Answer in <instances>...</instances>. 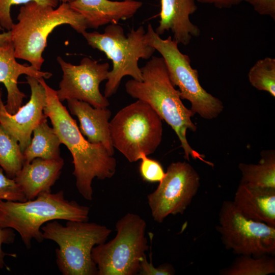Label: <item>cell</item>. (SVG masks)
Segmentation results:
<instances>
[{
  "label": "cell",
  "mask_w": 275,
  "mask_h": 275,
  "mask_svg": "<svg viewBox=\"0 0 275 275\" xmlns=\"http://www.w3.org/2000/svg\"><path fill=\"white\" fill-rule=\"evenodd\" d=\"M140 159L139 172L143 180L150 183L159 182L165 175L160 162L149 158L145 154H142Z\"/></svg>",
  "instance_id": "26"
},
{
  "label": "cell",
  "mask_w": 275,
  "mask_h": 275,
  "mask_svg": "<svg viewBox=\"0 0 275 275\" xmlns=\"http://www.w3.org/2000/svg\"><path fill=\"white\" fill-rule=\"evenodd\" d=\"M26 79L31 89L30 99L14 114L7 111L0 89V124L17 141L22 152L30 145L34 128L47 118L44 113L46 103L44 87L36 77L26 75Z\"/></svg>",
  "instance_id": "13"
},
{
  "label": "cell",
  "mask_w": 275,
  "mask_h": 275,
  "mask_svg": "<svg viewBox=\"0 0 275 275\" xmlns=\"http://www.w3.org/2000/svg\"><path fill=\"white\" fill-rule=\"evenodd\" d=\"M275 273V259L272 255L253 256L239 255L227 268L222 269L223 275H267Z\"/></svg>",
  "instance_id": "22"
},
{
  "label": "cell",
  "mask_w": 275,
  "mask_h": 275,
  "mask_svg": "<svg viewBox=\"0 0 275 275\" xmlns=\"http://www.w3.org/2000/svg\"><path fill=\"white\" fill-rule=\"evenodd\" d=\"M63 72L62 79L57 91L61 102L75 99L86 102L95 108L107 107L108 99L99 90L100 83L107 80L109 65L99 63L89 58H83L75 65L58 57Z\"/></svg>",
  "instance_id": "12"
},
{
  "label": "cell",
  "mask_w": 275,
  "mask_h": 275,
  "mask_svg": "<svg viewBox=\"0 0 275 275\" xmlns=\"http://www.w3.org/2000/svg\"><path fill=\"white\" fill-rule=\"evenodd\" d=\"M146 35L148 43L163 59L170 79L178 87L181 99L189 101L190 109L202 118H217L224 109L223 102L201 86L198 71L192 68L188 56L180 51L177 42L171 36L161 38L150 23Z\"/></svg>",
  "instance_id": "9"
},
{
  "label": "cell",
  "mask_w": 275,
  "mask_h": 275,
  "mask_svg": "<svg viewBox=\"0 0 275 275\" xmlns=\"http://www.w3.org/2000/svg\"><path fill=\"white\" fill-rule=\"evenodd\" d=\"M251 85L259 91L275 97V59L266 57L258 60L248 73Z\"/></svg>",
  "instance_id": "24"
},
{
  "label": "cell",
  "mask_w": 275,
  "mask_h": 275,
  "mask_svg": "<svg viewBox=\"0 0 275 275\" xmlns=\"http://www.w3.org/2000/svg\"><path fill=\"white\" fill-rule=\"evenodd\" d=\"M32 1L53 8H56L59 3V0H0V28L8 31L11 30L14 24L11 16L12 6Z\"/></svg>",
  "instance_id": "25"
},
{
  "label": "cell",
  "mask_w": 275,
  "mask_h": 275,
  "mask_svg": "<svg viewBox=\"0 0 275 275\" xmlns=\"http://www.w3.org/2000/svg\"><path fill=\"white\" fill-rule=\"evenodd\" d=\"M44 239L54 241L56 263L63 275H98L91 252L94 246L106 241L112 230L88 221H67L65 226L57 220L41 228Z\"/></svg>",
  "instance_id": "6"
},
{
  "label": "cell",
  "mask_w": 275,
  "mask_h": 275,
  "mask_svg": "<svg viewBox=\"0 0 275 275\" xmlns=\"http://www.w3.org/2000/svg\"><path fill=\"white\" fill-rule=\"evenodd\" d=\"M17 19L9 31L15 57L29 62L38 70L44 61L42 53L48 37L56 28L68 24L81 34L88 29L83 17L69 3L53 8L32 1L20 8Z\"/></svg>",
  "instance_id": "3"
},
{
  "label": "cell",
  "mask_w": 275,
  "mask_h": 275,
  "mask_svg": "<svg viewBox=\"0 0 275 275\" xmlns=\"http://www.w3.org/2000/svg\"><path fill=\"white\" fill-rule=\"evenodd\" d=\"M146 32L141 25L125 35L121 25L109 24L103 33L86 31L82 34L90 46L103 52L112 62V69L109 71L104 90V96L107 98L117 92L124 76L142 80L139 61L150 59L156 51L148 43Z\"/></svg>",
  "instance_id": "5"
},
{
  "label": "cell",
  "mask_w": 275,
  "mask_h": 275,
  "mask_svg": "<svg viewBox=\"0 0 275 275\" xmlns=\"http://www.w3.org/2000/svg\"><path fill=\"white\" fill-rule=\"evenodd\" d=\"M38 80L46 93L44 113L50 120L61 143L72 155L76 188L83 198L91 201L93 199V179L104 180L114 176L116 160L102 144L91 143L85 138L76 120L58 99L57 91L50 87L44 78H38Z\"/></svg>",
  "instance_id": "1"
},
{
  "label": "cell",
  "mask_w": 275,
  "mask_h": 275,
  "mask_svg": "<svg viewBox=\"0 0 275 275\" xmlns=\"http://www.w3.org/2000/svg\"><path fill=\"white\" fill-rule=\"evenodd\" d=\"M197 10L196 0H160L159 24L155 32L159 36L171 31L177 43L187 45L200 30L190 20Z\"/></svg>",
  "instance_id": "15"
},
{
  "label": "cell",
  "mask_w": 275,
  "mask_h": 275,
  "mask_svg": "<svg viewBox=\"0 0 275 275\" xmlns=\"http://www.w3.org/2000/svg\"><path fill=\"white\" fill-rule=\"evenodd\" d=\"M10 41H11L10 31L0 33V45H3Z\"/></svg>",
  "instance_id": "32"
},
{
  "label": "cell",
  "mask_w": 275,
  "mask_h": 275,
  "mask_svg": "<svg viewBox=\"0 0 275 275\" xmlns=\"http://www.w3.org/2000/svg\"><path fill=\"white\" fill-rule=\"evenodd\" d=\"M112 144L130 162L153 153L162 136V119L147 103L138 100L121 109L109 121Z\"/></svg>",
  "instance_id": "7"
},
{
  "label": "cell",
  "mask_w": 275,
  "mask_h": 275,
  "mask_svg": "<svg viewBox=\"0 0 275 275\" xmlns=\"http://www.w3.org/2000/svg\"><path fill=\"white\" fill-rule=\"evenodd\" d=\"M69 4L83 17L87 28L94 29L130 19L143 5L136 0H74Z\"/></svg>",
  "instance_id": "14"
},
{
  "label": "cell",
  "mask_w": 275,
  "mask_h": 275,
  "mask_svg": "<svg viewBox=\"0 0 275 275\" xmlns=\"http://www.w3.org/2000/svg\"><path fill=\"white\" fill-rule=\"evenodd\" d=\"M67 101L70 113L78 119L82 135L91 143L102 144L114 155L115 148L112 144L109 126L111 111L107 107L95 108L86 102L75 99Z\"/></svg>",
  "instance_id": "18"
},
{
  "label": "cell",
  "mask_w": 275,
  "mask_h": 275,
  "mask_svg": "<svg viewBox=\"0 0 275 275\" xmlns=\"http://www.w3.org/2000/svg\"><path fill=\"white\" fill-rule=\"evenodd\" d=\"M138 273L140 275H172L175 273V270L169 264H163L155 267L151 259L149 262L145 255L140 262Z\"/></svg>",
  "instance_id": "28"
},
{
  "label": "cell",
  "mask_w": 275,
  "mask_h": 275,
  "mask_svg": "<svg viewBox=\"0 0 275 275\" xmlns=\"http://www.w3.org/2000/svg\"><path fill=\"white\" fill-rule=\"evenodd\" d=\"M251 4L259 14L275 19V0H242Z\"/></svg>",
  "instance_id": "30"
},
{
  "label": "cell",
  "mask_w": 275,
  "mask_h": 275,
  "mask_svg": "<svg viewBox=\"0 0 275 275\" xmlns=\"http://www.w3.org/2000/svg\"><path fill=\"white\" fill-rule=\"evenodd\" d=\"M216 229L226 249L239 255L275 254V227L243 216L233 201H224Z\"/></svg>",
  "instance_id": "10"
},
{
  "label": "cell",
  "mask_w": 275,
  "mask_h": 275,
  "mask_svg": "<svg viewBox=\"0 0 275 275\" xmlns=\"http://www.w3.org/2000/svg\"><path fill=\"white\" fill-rule=\"evenodd\" d=\"M60 158L45 159L36 158L24 163L14 178L20 187L26 200H32L44 192H51V187L59 179L64 166Z\"/></svg>",
  "instance_id": "17"
},
{
  "label": "cell",
  "mask_w": 275,
  "mask_h": 275,
  "mask_svg": "<svg viewBox=\"0 0 275 275\" xmlns=\"http://www.w3.org/2000/svg\"><path fill=\"white\" fill-rule=\"evenodd\" d=\"M0 199L9 201H26L19 185L14 179L10 178L5 175L1 167H0Z\"/></svg>",
  "instance_id": "27"
},
{
  "label": "cell",
  "mask_w": 275,
  "mask_h": 275,
  "mask_svg": "<svg viewBox=\"0 0 275 275\" xmlns=\"http://www.w3.org/2000/svg\"><path fill=\"white\" fill-rule=\"evenodd\" d=\"M33 138L23 151L24 163H30L36 158L53 159L60 158L61 141L46 119L33 130Z\"/></svg>",
  "instance_id": "20"
},
{
  "label": "cell",
  "mask_w": 275,
  "mask_h": 275,
  "mask_svg": "<svg viewBox=\"0 0 275 275\" xmlns=\"http://www.w3.org/2000/svg\"><path fill=\"white\" fill-rule=\"evenodd\" d=\"M16 59L11 41L0 45V82L4 84L7 90V99L5 106L11 114L17 112L26 97L18 87V79L21 75L44 79L52 76L51 73L37 70L31 65L20 64Z\"/></svg>",
  "instance_id": "16"
},
{
  "label": "cell",
  "mask_w": 275,
  "mask_h": 275,
  "mask_svg": "<svg viewBox=\"0 0 275 275\" xmlns=\"http://www.w3.org/2000/svg\"><path fill=\"white\" fill-rule=\"evenodd\" d=\"M15 238V234L13 229L8 228H2L0 226V269H3L7 266L4 262V258L6 256H10L16 257V254H9L4 252L2 250L3 244H11L14 242Z\"/></svg>",
  "instance_id": "29"
},
{
  "label": "cell",
  "mask_w": 275,
  "mask_h": 275,
  "mask_svg": "<svg viewBox=\"0 0 275 275\" xmlns=\"http://www.w3.org/2000/svg\"><path fill=\"white\" fill-rule=\"evenodd\" d=\"M24 163L23 152L18 142L0 124V167L7 177L14 179Z\"/></svg>",
  "instance_id": "23"
},
{
  "label": "cell",
  "mask_w": 275,
  "mask_h": 275,
  "mask_svg": "<svg viewBox=\"0 0 275 275\" xmlns=\"http://www.w3.org/2000/svg\"><path fill=\"white\" fill-rule=\"evenodd\" d=\"M261 156L257 164H239L240 182L252 186L275 188V151H262Z\"/></svg>",
  "instance_id": "21"
},
{
  "label": "cell",
  "mask_w": 275,
  "mask_h": 275,
  "mask_svg": "<svg viewBox=\"0 0 275 275\" xmlns=\"http://www.w3.org/2000/svg\"><path fill=\"white\" fill-rule=\"evenodd\" d=\"M89 207L65 199L63 190L44 192L32 200L23 202L0 199V226L17 231L28 249L32 240L44 239L41 228L54 220L88 221Z\"/></svg>",
  "instance_id": "4"
},
{
  "label": "cell",
  "mask_w": 275,
  "mask_h": 275,
  "mask_svg": "<svg viewBox=\"0 0 275 275\" xmlns=\"http://www.w3.org/2000/svg\"><path fill=\"white\" fill-rule=\"evenodd\" d=\"M141 69L142 80H128L125 84L126 93L131 97L148 104L162 120L172 127L180 141L187 160L189 161L191 156L212 165L188 142L187 131L195 132L197 129L191 120L195 113L183 103L179 91L175 89L170 79L163 59L152 56Z\"/></svg>",
  "instance_id": "2"
},
{
  "label": "cell",
  "mask_w": 275,
  "mask_h": 275,
  "mask_svg": "<svg viewBox=\"0 0 275 275\" xmlns=\"http://www.w3.org/2000/svg\"><path fill=\"white\" fill-rule=\"evenodd\" d=\"M200 185V176L189 163H171L156 189L147 196L153 219L161 223L170 214H183Z\"/></svg>",
  "instance_id": "11"
},
{
  "label": "cell",
  "mask_w": 275,
  "mask_h": 275,
  "mask_svg": "<svg viewBox=\"0 0 275 275\" xmlns=\"http://www.w3.org/2000/svg\"><path fill=\"white\" fill-rule=\"evenodd\" d=\"M117 234L107 242L93 247V261L98 275H134L148 250L147 224L140 215L127 213L116 223Z\"/></svg>",
  "instance_id": "8"
},
{
  "label": "cell",
  "mask_w": 275,
  "mask_h": 275,
  "mask_svg": "<svg viewBox=\"0 0 275 275\" xmlns=\"http://www.w3.org/2000/svg\"><path fill=\"white\" fill-rule=\"evenodd\" d=\"M202 4H213L215 7L230 8L233 6L239 4L242 0H196Z\"/></svg>",
  "instance_id": "31"
},
{
  "label": "cell",
  "mask_w": 275,
  "mask_h": 275,
  "mask_svg": "<svg viewBox=\"0 0 275 275\" xmlns=\"http://www.w3.org/2000/svg\"><path fill=\"white\" fill-rule=\"evenodd\" d=\"M233 202L245 217L275 227V188L252 186L240 182Z\"/></svg>",
  "instance_id": "19"
},
{
  "label": "cell",
  "mask_w": 275,
  "mask_h": 275,
  "mask_svg": "<svg viewBox=\"0 0 275 275\" xmlns=\"http://www.w3.org/2000/svg\"><path fill=\"white\" fill-rule=\"evenodd\" d=\"M74 1V0H59V1L64 3H70Z\"/></svg>",
  "instance_id": "33"
}]
</instances>
